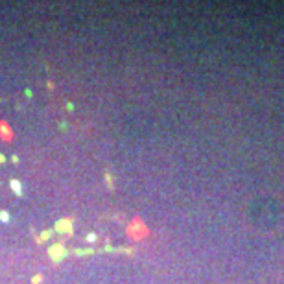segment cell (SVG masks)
Segmentation results:
<instances>
[{
    "instance_id": "6",
    "label": "cell",
    "mask_w": 284,
    "mask_h": 284,
    "mask_svg": "<svg viewBox=\"0 0 284 284\" xmlns=\"http://www.w3.org/2000/svg\"><path fill=\"white\" fill-rule=\"evenodd\" d=\"M41 282H42V275H41V273L32 277V284H41Z\"/></svg>"
},
{
    "instance_id": "10",
    "label": "cell",
    "mask_w": 284,
    "mask_h": 284,
    "mask_svg": "<svg viewBox=\"0 0 284 284\" xmlns=\"http://www.w3.org/2000/svg\"><path fill=\"white\" fill-rule=\"evenodd\" d=\"M66 109H68V111H74V103L68 101V103H66Z\"/></svg>"
},
{
    "instance_id": "4",
    "label": "cell",
    "mask_w": 284,
    "mask_h": 284,
    "mask_svg": "<svg viewBox=\"0 0 284 284\" xmlns=\"http://www.w3.org/2000/svg\"><path fill=\"white\" fill-rule=\"evenodd\" d=\"M92 253V249H76L74 251V255L76 257H83V255H91Z\"/></svg>"
},
{
    "instance_id": "3",
    "label": "cell",
    "mask_w": 284,
    "mask_h": 284,
    "mask_svg": "<svg viewBox=\"0 0 284 284\" xmlns=\"http://www.w3.org/2000/svg\"><path fill=\"white\" fill-rule=\"evenodd\" d=\"M9 186H11V190H13V192H15L17 196H22V188H20V183L17 181V179H11Z\"/></svg>"
},
{
    "instance_id": "8",
    "label": "cell",
    "mask_w": 284,
    "mask_h": 284,
    "mask_svg": "<svg viewBox=\"0 0 284 284\" xmlns=\"http://www.w3.org/2000/svg\"><path fill=\"white\" fill-rule=\"evenodd\" d=\"M87 242H89V243L96 242V234H94V233H91V234H87Z\"/></svg>"
},
{
    "instance_id": "11",
    "label": "cell",
    "mask_w": 284,
    "mask_h": 284,
    "mask_svg": "<svg viewBox=\"0 0 284 284\" xmlns=\"http://www.w3.org/2000/svg\"><path fill=\"white\" fill-rule=\"evenodd\" d=\"M4 161H6V157H4V155L0 153V162H4Z\"/></svg>"
},
{
    "instance_id": "7",
    "label": "cell",
    "mask_w": 284,
    "mask_h": 284,
    "mask_svg": "<svg viewBox=\"0 0 284 284\" xmlns=\"http://www.w3.org/2000/svg\"><path fill=\"white\" fill-rule=\"evenodd\" d=\"M0 222H9V214H7V212H6V210H2V212H0Z\"/></svg>"
},
{
    "instance_id": "5",
    "label": "cell",
    "mask_w": 284,
    "mask_h": 284,
    "mask_svg": "<svg viewBox=\"0 0 284 284\" xmlns=\"http://www.w3.org/2000/svg\"><path fill=\"white\" fill-rule=\"evenodd\" d=\"M52 233H54V229H50V231H44V233H41V238H39V242H41V240H48V238L52 236Z\"/></svg>"
},
{
    "instance_id": "2",
    "label": "cell",
    "mask_w": 284,
    "mask_h": 284,
    "mask_svg": "<svg viewBox=\"0 0 284 284\" xmlns=\"http://www.w3.org/2000/svg\"><path fill=\"white\" fill-rule=\"evenodd\" d=\"M72 220H68V218H63V220H59V222L56 223V231L57 233H61V234H72Z\"/></svg>"
},
{
    "instance_id": "1",
    "label": "cell",
    "mask_w": 284,
    "mask_h": 284,
    "mask_svg": "<svg viewBox=\"0 0 284 284\" xmlns=\"http://www.w3.org/2000/svg\"><path fill=\"white\" fill-rule=\"evenodd\" d=\"M48 253H50V257H52V260H54V262H59V260L65 258L66 249H65V245H63V243H54V245L48 249Z\"/></svg>"
},
{
    "instance_id": "9",
    "label": "cell",
    "mask_w": 284,
    "mask_h": 284,
    "mask_svg": "<svg viewBox=\"0 0 284 284\" xmlns=\"http://www.w3.org/2000/svg\"><path fill=\"white\" fill-rule=\"evenodd\" d=\"M105 183H107V186H109V188H113V179H111V175H109V174H105Z\"/></svg>"
}]
</instances>
